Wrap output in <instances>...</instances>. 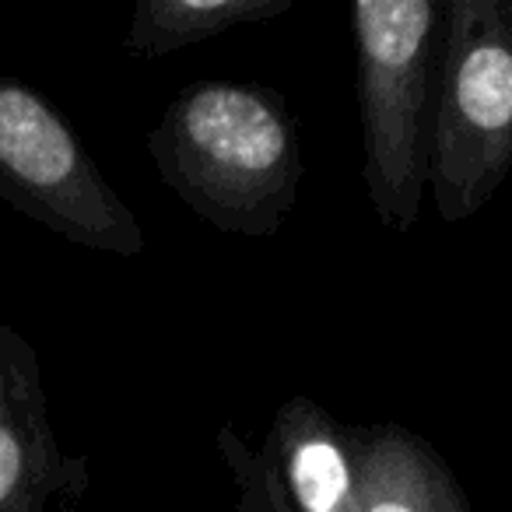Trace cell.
Segmentation results:
<instances>
[{
	"label": "cell",
	"instance_id": "cell-8",
	"mask_svg": "<svg viewBox=\"0 0 512 512\" xmlns=\"http://www.w3.org/2000/svg\"><path fill=\"white\" fill-rule=\"evenodd\" d=\"M288 11L292 0H137L123 50L144 60L176 57L186 46L246 25L274 22Z\"/></svg>",
	"mask_w": 512,
	"mask_h": 512
},
{
	"label": "cell",
	"instance_id": "cell-5",
	"mask_svg": "<svg viewBox=\"0 0 512 512\" xmlns=\"http://www.w3.org/2000/svg\"><path fill=\"white\" fill-rule=\"evenodd\" d=\"M85 491L88 456L60 446L36 344L0 320V512H81Z\"/></svg>",
	"mask_w": 512,
	"mask_h": 512
},
{
	"label": "cell",
	"instance_id": "cell-7",
	"mask_svg": "<svg viewBox=\"0 0 512 512\" xmlns=\"http://www.w3.org/2000/svg\"><path fill=\"white\" fill-rule=\"evenodd\" d=\"M362 512H474L439 449L397 421L351 425Z\"/></svg>",
	"mask_w": 512,
	"mask_h": 512
},
{
	"label": "cell",
	"instance_id": "cell-4",
	"mask_svg": "<svg viewBox=\"0 0 512 512\" xmlns=\"http://www.w3.org/2000/svg\"><path fill=\"white\" fill-rule=\"evenodd\" d=\"M0 200L81 249L123 260L144 253L134 207L67 116L18 78H0Z\"/></svg>",
	"mask_w": 512,
	"mask_h": 512
},
{
	"label": "cell",
	"instance_id": "cell-9",
	"mask_svg": "<svg viewBox=\"0 0 512 512\" xmlns=\"http://www.w3.org/2000/svg\"><path fill=\"white\" fill-rule=\"evenodd\" d=\"M214 446H218L221 463H225L228 477H232L235 512H292L278 474L271 470V463H267V456L260 449L242 442V435L228 425L218 428Z\"/></svg>",
	"mask_w": 512,
	"mask_h": 512
},
{
	"label": "cell",
	"instance_id": "cell-1",
	"mask_svg": "<svg viewBox=\"0 0 512 512\" xmlns=\"http://www.w3.org/2000/svg\"><path fill=\"white\" fill-rule=\"evenodd\" d=\"M155 172L200 221L225 235L271 239L306 176L292 109L278 92L193 81L144 134Z\"/></svg>",
	"mask_w": 512,
	"mask_h": 512
},
{
	"label": "cell",
	"instance_id": "cell-3",
	"mask_svg": "<svg viewBox=\"0 0 512 512\" xmlns=\"http://www.w3.org/2000/svg\"><path fill=\"white\" fill-rule=\"evenodd\" d=\"M512 172V0H453L442 18L428 193L442 225L474 218Z\"/></svg>",
	"mask_w": 512,
	"mask_h": 512
},
{
	"label": "cell",
	"instance_id": "cell-6",
	"mask_svg": "<svg viewBox=\"0 0 512 512\" xmlns=\"http://www.w3.org/2000/svg\"><path fill=\"white\" fill-rule=\"evenodd\" d=\"M260 453L278 474L292 512H362L355 432L313 397L295 393L274 411Z\"/></svg>",
	"mask_w": 512,
	"mask_h": 512
},
{
	"label": "cell",
	"instance_id": "cell-2",
	"mask_svg": "<svg viewBox=\"0 0 512 512\" xmlns=\"http://www.w3.org/2000/svg\"><path fill=\"white\" fill-rule=\"evenodd\" d=\"M442 18L435 0H362L351 8L362 116V176L386 232L407 235L421 218L432 176Z\"/></svg>",
	"mask_w": 512,
	"mask_h": 512
}]
</instances>
